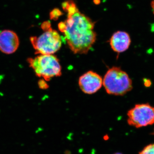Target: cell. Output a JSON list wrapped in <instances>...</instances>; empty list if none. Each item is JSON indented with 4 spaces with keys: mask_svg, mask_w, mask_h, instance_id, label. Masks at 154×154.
Instances as JSON below:
<instances>
[{
    "mask_svg": "<svg viewBox=\"0 0 154 154\" xmlns=\"http://www.w3.org/2000/svg\"><path fill=\"white\" fill-rule=\"evenodd\" d=\"M19 44V37L14 31L5 30L0 32V51L3 53H14L18 49Z\"/></svg>",
    "mask_w": 154,
    "mask_h": 154,
    "instance_id": "7",
    "label": "cell"
},
{
    "mask_svg": "<svg viewBox=\"0 0 154 154\" xmlns=\"http://www.w3.org/2000/svg\"><path fill=\"white\" fill-rule=\"evenodd\" d=\"M114 154H122L120 153H115Z\"/></svg>",
    "mask_w": 154,
    "mask_h": 154,
    "instance_id": "15",
    "label": "cell"
},
{
    "mask_svg": "<svg viewBox=\"0 0 154 154\" xmlns=\"http://www.w3.org/2000/svg\"><path fill=\"white\" fill-rule=\"evenodd\" d=\"M42 28L43 29L44 31L47 30L48 28L51 27V24L49 22H45L42 23L41 26Z\"/></svg>",
    "mask_w": 154,
    "mask_h": 154,
    "instance_id": "12",
    "label": "cell"
},
{
    "mask_svg": "<svg viewBox=\"0 0 154 154\" xmlns=\"http://www.w3.org/2000/svg\"><path fill=\"white\" fill-rule=\"evenodd\" d=\"M145 85L146 86V87H149L151 85L150 81L149 80H146V81H145L144 82Z\"/></svg>",
    "mask_w": 154,
    "mask_h": 154,
    "instance_id": "13",
    "label": "cell"
},
{
    "mask_svg": "<svg viewBox=\"0 0 154 154\" xmlns=\"http://www.w3.org/2000/svg\"><path fill=\"white\" fill-rule=\"evenodd\" d=\"M103 85L107 94L115 96H123L132 89L131 79L118 67L108 70L103 79Z\"/></svg>",
    "mask_w": 154,
    "mask_h": 154,
    "instance_id": "3",
    "label": "cell"
},
{
    "mask_svg": "<svg viewBox=\"0 0 154 154\" xmlns=\"http://www.w3.org/2000/svg\"><path fill=\"white\" fill-rule=\"evenodd\" d=\"M45 81L44 79H41L38 81V85L42 89H46L48 88V85Z\"/></svg>",
    "mask_w": 154,
    "mask_h": 154,
    "instance_id": "11",
    "label": "cell"
},
{
    "mask_svg": "<svg viewBox=\"0 0 154 154\" xmlns=\"http://www.w3.org/2000/svg\"><path fill=\"white\" fill-rule=\"evenodd\" d=\"M28 62L36 75L47 82L53 77L61 75L60 61L54 54H39L28 58Z\"/></svg>",
    "mask_w": 154,
    "mask_h": 154,
    "instance_id": "2",
    "label": "cell"
},
{
    "mask_svg": "<svg viewBox=\"0 0 154 154\" xmlns=\"http://www.w3.org/2000/svg\"><path fill=\"white\" fill-rule=\"evenodd\" d=\"M67 13V19L58 24V28L63 33L69 48L75 54H86L94 44L96 33L95 23L81 13L72 0L62 4Z\"/></svg>",
    "mask_w": 154,
    "mask_h": 154,
    "instance_id": "1",
    "label": "cell"
},
{
    "mask_svg": "<svg viewBox=\"0 0 154 154\" xmlns=\"http://www.w3.org/2000/svg\"><path fill=\"white\" fill-rule=\"evenodd\" d=\"M131 39L128 33L125 31H118L114 33L110 38V44L113 51L120 53L126 51L129 48Z\"/></svg>",
    "mask_w": 154,
    "mask_h": 154,
    "instance_id": "8",
    "label": "cell"
},
{
    "mask_svg": "<svg viewBox=\"0 0 154 154\" xmlns=\"http://www.w3.org/2000/svg\"><path fill=\"white\" fill-rule=\"evenodd\" d=\"M30 41L36 54H54L62 44L61 36L51 27L38 36H32Z\"/></svg>",
    "mask_w": 154,
    "mask_h": 154,
    "instance_id": "4",
    "label": "cell"
},
{
    "mask_svg": "<svg viewBox=\"0 0 154 154\" xmlns=\"http://www.w3.org/2000/svg\"><path fill=\"white\" fill-rule=\"evenodd\" d=\"M61 12L60 10L57 9H54L50 13L51 19H55L56 18H58L61 15Z\"/></svg>",
    "mask_w": 154,
    "mask_h": 154,
    "instance_id": "10",
    "label": "cell"
},
{
    "mask_svg": "<svg viewBox=\"0 0 154 154\" xmlns=\"http://www.w3.org/2000/svg\"><path fill=\"white\" fill-rule=\"evenodd\" d=\"M151 6L152 8V9L153 12L154 14V0L152 1L151 4Z\"/></svg>",
    "mask_w": 154,
    "mask_h": 154,
    "instance_id": "14",
    "label": "cell"
},
{
    "mask_svg": "<svg viewBox=\"0 0 154 154\" xmlns=\"http://www.w3.org/2000/svg\"><path fill=\"white\" fill-rule=\"evenodd\" d=\"M127 116L128 123L136 128L154 124V107L148 103L136 105L128 112Z\"/></svg>",
    "mask_w": 154,
    "mask_h": 154,
    "instance_id": "5",
    "label": "cell"
},
{
    "mask_svg": "<svg viewBox=\"0 0 154 154\" xmlns=\"http://www.w3.org/2000/svg\"><path fill=\"white\" fill-rule=\"evenodd\" d=\"M79 85L81 90L85 94H94L102 88L103 79L97 73L90 71L80 77Z\"/></svg>",
    "mask_w": 154,
    "mask_h": 154,
    "instance_id": "6",
    "label": "cell"
},
{
    "mask_svg": "<svg viewBox=\"0 0 154 154\" xmlns=\"http://www.w3.org/2000/svg\"><path fill=\"white\" fill-rule=\"evenodd\" d=\"M139 154H154V143L146 146Z\"/></svg>",
    "mask_w": 154,
    "mask_h": 154,
    "instance_id": "9",
    "label": "cell"
}]
</instances>
